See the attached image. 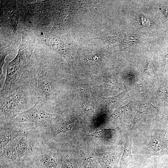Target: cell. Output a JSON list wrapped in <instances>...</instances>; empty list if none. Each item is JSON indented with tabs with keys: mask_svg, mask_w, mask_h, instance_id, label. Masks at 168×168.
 <instances>
[{
	"mask_svg": "<svg viewBox=\"0 0 168 168\" xmlns=\"http://www.w3.org/2000/svg\"><path fill=\"white\" fill-rule=\"evenodd\" d=\"M37 97L31 86L20 88L12 93L0 96V126L11 123L13 119Z\"/></svg>",
	"mask_w": 168,
	"mask_h": 168,
	"instance_id": "cell-1",
	"label": "cell"
},
{
	"mask_svg": "<svg viewBox=\"0 0 168 168\" xmlns=\"http://www.w3.org/2000/svg\"><path fill=\"white\" fill-rule=\"evenodd\" d=\"M44 106L43 102L37 98L36 102L31 107L20 113L11 123L30 122L41 128H49L57 120L58 116L56 114L47 112Z\"/></svg>",
	"mask_w": 168,
	"mask_h": 168,
	"instance_id": "cell-2",
	"label": "cell"
},
{
	"mask_svg": "<svg viewBox=\"0 0 168 168\" xmlns=\"http://www.w3.org/2000/svg\"><path fill=\"white\" fill-rule=\"evenodd\" d=\"M34 166L37 168H57L54 154L42 142L33 148L30 153Z\"/></svg>",
	"mask_w": 168,
	"mask_h": 168,
	"instance_id": "cell-3",
	"label": "cell"
},
{
	"mask_svg": "<svg viewBox=\"0 0 168 168\" xmlns=\"http://www.w3.org/2000/svg\"><path fill=\"white\" fill-rule=\"evenodd\" d=\"M14 123L0 126V151L10 142L19 136L27 135V133L23 129L16 126Z\"/></svg>",
	"mask_w": 168,
	"mask_h": 168,
	"instance_id": "cell-4",
	"label": "cell"
},
{
	"mask_svg": "<svg viewBox=\"0 0 168 168\" xmlns=\"http://www.w3.org/2000/svg\"><path fill=\"white\" fill-rule=\"evenodd\" d=\"M149 149L152 154L161 155L166 153L168 148L167 138L164 133L155 131L151 136Z\"/></svg>",
	"mask_w": 168,
	"mask_h": 168,
	"instance_id": "cell-5",
	"label": "cell"
},
{
	"mask_svg": "<svg viewBox=\"0 0 168 168\" xmlns=\"http://www.w3.org/2000/svg\"><path fill=\"white\" fill-rule=\"evenodd\" d=\"M18 141L17 138L9 142L3 149L0 155V162H5L7 164H15L19 163L21 161L18 158L16 146Z\"/></svg>",
	"mask_w": 168,
	"mask_h": 168,
	"instance_id": "cell-6",
	"label": "cell"
},
{
	"mask_svg": "<svg viewBox=\"0 0 168 168\" xmlns=\"http://www.w3.org/2000/svg\"><path fill=\"white\" fill-rule=\"evenodd\" d=\"M76 120L75 118L70 116H67L63 118L54 130L53 133L55 137L60 133L65 134L67 132L70 131Z\"/></svg>",
	"mask_w": 168,
	"mask_h": 168,
	"instance_id": "cell-7",
	"label": "cell"
},
{
	"mask_svg": "<svg viewBox=\"0 0 168 168\" xmlns=\"http://www.w3.org/2000/svg\"><path fill=\"white\" fill-rule=\"evenodd\" d=\"M33 148L29 144L27 135L22 137L18 140L16 146V149L19 159H21L27 154L30 153L33 151Z\"/></svg>",
	"mask_w": 168,
	"mask_h": 168,
	"instance_id": "cell-8",
	"label": "cell"
},
{
	"mask_svg": "<svg viewBox=\"0 0 168 168\" xmlns=\"http://www.w3.org/2000/svg\"><path fill=\"white\" fill-rule=\"evenodd\" d=\"M132 143L131 138L129 136L127 137L121 159L120 168H127L128 165L132 160Z\"/></svg>",
	"mask_w": 168,
	"mask_h": 168,
	"instance_id": "cell-9",
	"label": "cell"
},
{
	"mask_svg": "<svg viewBox=\"0 0 168 168\" xmlns=\"http://www.w3.org/2000/svg\"><path fill=\"white\" fill-rule=\"evenodd\" d=\"M147 109L145 105H141L139 107L133 120V126L139 121L144 115L147 114Z\"/></svg>",
	"mask_w": 168,
	"mask_h": 168,
	"instance_id": "cell-10",
	"label": "cell"
},
{
	"mask_svg": "<svg viewBox=\"0 0 168 168\" xmlns=\"http://www.w3.org/2000/svg\"><path fill=\"white\" fill-rule=\"evenodd\" d=\"M127 107L125 106L119 108L112 114L110 117V119L114 120L124 115L127 111Z\"/></svg>",
	"mask_w": 168,
	"mask_h": 168,
	"instance_id": "cell-11",
	"label": "cell"
},
{
	"mask_svg": "<svg viewBox=\"0 0 168 168\" xmlns=\"http://www.w3.org/2000/svg\"><path fill=\"white\" fill-rule=\"evenodd\" d=\"M147 63L144 69L145 72L151 76L155 72V69L152 62L150 61L147 57H146Z\"/></svg>",
	"mask_w": 168,
	"mask_h": 168,
	"instance_id": "cell-12",
	"label": "cell"
},
{
	"mask_svg": "<svg viewBox=\"0 0 168 168\" xmlns=\"http://www.w3.org/2000/svg\"><path fill=\"white\" fill-rule=\"evenodd\" d=\"M121 94H119L118 96H115L111 97L110 98H105V99L106 100V101L105 105L107 107H110L113 105H115L119 102L120 100V96Z\"/></svg>",
	"mask_w": 168,
	"mask_h": 168,
	"instance_id": "cell-13",
	"label": "cell"
},
{
	"mask_svg": "<svg viewBox=\"0 0 168 168\" xmlns=\"http://www.w3.org/2000/svg\"><path fill=\"white\" fill-rule=\"evenodd\" d=\"M157 94L163 100H165L167 97V94L166 90L164 89L159 90L158 91Z\"/></svg>",
	"mask_w": 168,
	"mask_h": 168,
	"instance_id": "cell-14",
	"label": "cell"
},
{
	"mask_svg": "<svg viewBox=\"0 0 168 168\" xmlns=\"http://www.w3.org/2000/svg\"><path fill=\"white\" fill-rule=\"evenodd\" d=\"M7 166V168H26L24 164L21 163V161L20 162L17 164H8Z\"/></svg>",
	"mask_w": 168,
	"mask_h": 168,
	"instance_id": "cell-15",
	"label": "cell"
},
{
	"mask_svg": "<svg viewBox=\"0 0 168 168\" xmlns=\"http://www.w3.org/2000/svg\"><path fill=\"white\" fill-rule=\"evenodd\" d=\"M150 105L152 107L153 110H154L157 114H158L160 116L164 118L165 119H168V118L165 116L161 111L156 107L153 105L151 103L150 104Z\"/></svg>",
	"mask_w": 168,
	"mask_h": 168,
	"instance_id": "cell-16",
	"label": "cell"
},
{
	"mask_svg": "<svg viewBox=\"0 0 168 168\" xmlns=\"http://www.w3.org/2000/svg\"><path fill=\"white\" fill-rule=\"evenodd\" d=\"M26 168H37L36 167H35L34 165L32 166H28L27 167L26 166Z\"/></svg>",
	"mask_w": 168,
	"mask_h": 168,
	"instance_id": "cell-17",
	"label": "cell"
},
{
	"mask_svg": "<svg viewBox=\"0 0 168 168\" xmlns=\"http://www.w3.org/2000/svg\"><path fill=\"white\" fill-rule=\"evenodd\" d=\"M166 58L167 60H168V54L166 56Z\"/></svg>",
	"mask_w": 168,
	"mask_h": 168,
	"instance_id": "cell-18",
	"label": "cell"
},
{
	"mask_svg": "<svg viewBox=\"0 0 168 168\" xmlns=\"http://www.w3.org/2000/svg\"><path fill=\"white\" fill-rule=\"evenodd\" d=\"M41 35H43V33L42 32H41Z\"/></svg>",
	"mask_w": 168,
	"mask_h": 168,
	"instance_id": "cell-19",
	"label": "cell"
}]
</instances>
